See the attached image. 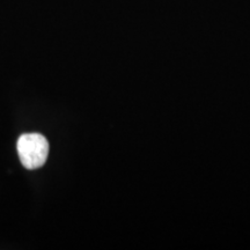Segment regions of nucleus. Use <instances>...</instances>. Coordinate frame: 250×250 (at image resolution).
Returning a JSON list of instances; mask_svg holds the SVG:
<instances>
[{
  "label": "nucleus",
  "mask_w": 250,
  "mask_h": 250,
  "mask_svg": "<svg viewBox=\"0 0 250 250\" xmlns=\"http://www.w3.org/2000/svg\"><path fill=\"white\" fill-rule=\"evenodd\" d=\"M49 142L41 133H24L17 143V149L21 164L29 170L41 168L49 155Z\"/></svg>",
  "instance_id": "1"
}]
</instances>
